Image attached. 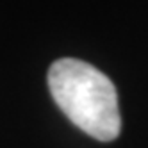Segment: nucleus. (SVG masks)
Segmentation results:
<instances>
[{
	"label": "nucleus",
	"instance_id": "nucleus-1",
	"mask_svg": "<svg viewBox=\"0 0 148 148\" xmlns=\"http://www.w3.org/2000/svg\"><path fill=\"white\" fill-rule=\"evenodd\" d=\"M48 89L59 109L82 132L112 141L121 132L118 93L111 79L80 59L64 57L48 70Z\"/></svg>",
	"mask_w": 148,
	"mask_h": 148
}]
</instances>
